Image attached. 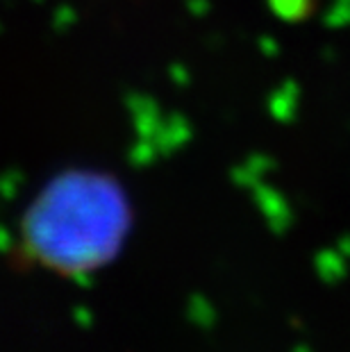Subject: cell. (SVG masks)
I'll list each match as a JSON object with an SVG mask.
<instances>
[{
	"label": "cell",
	"mask_w": 350,
	"mask_h": 352,
	"mask_svg": "<svg viewBox=\"0 0 350 352\" xmlns=\"http://www.w3.org/2000/svg\"><path fill=\"white\" fill-rule=\"evenodd\" d=\"M271 10L285 21H303L314 10L316 0H269Z\"/></svg>",
	"instance_id": "cell-2"
},
{
	"label": "cell",
	"mask_w": 350,
	"mask_h": 352,
	"mask_svg": "<svg viewBox=\"0 0 350 352\" xmlns=\"http://www.w3.org/2000/svg\"><path fill=\"white\" fill-rule=\"evenodd\" d=\"M132 230L121 179L98 168L50 177L21 219V252L43 271L76 277L107 266Z\"/></svg>",
	"instance_id": "cell-1"
}]
</instances>
